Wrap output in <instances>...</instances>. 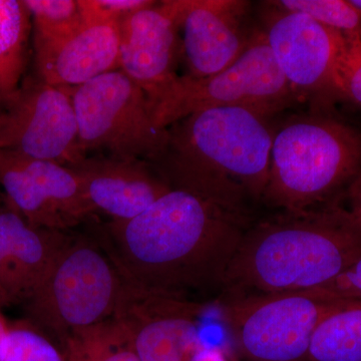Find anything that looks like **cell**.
Instances as JSON below:
<instances>
[{
  "label": "cell",
  "instance_id": "cell-1",
  "mask_svg": "<svg viewBox=\"0 0 361 361\" xmlns=\"http://www.w3.org/2000/svg\"><path fill=\"white\" fill-rule=\"evenodd\" d=\"M250 218L171 189L137 217L97 227L121 277L144 290L204 303L220 296Z\"/></svg>",
  "mask_w": 361,
  "mask_h": 361
},
{
  "label": "cell",
  "instance_id": "cell-2",
  "mask_svg": "<svg viewBox=\"0 0 361 361\" xmlns=\"http://www.w3.org/2000/svg\"><path fill=\"white\" fill-rule=\"evenodd\" d=\"M269 120L243 106L197 111L167 128L165 148L149 166L171 189L250 218L269 180Z\"/></svg>",
  "mask_w": 361,
  "mask_h": 361
},
{
  "label": "cell",
  "instance_id": "cell-3",
  "mask_svg": "<svg viewBox=\"0 0 361 361\" xmlns=\"http://www.w3.org/2000/svg\"><path fill=\"white\" fill-rule=\"evenodd\" d=\"M361 255V227L338 200L250 224L218 299L288 293L329 283Z\"/></svg>",
  "mask_w": 361,
  "mask_h": 361
},
{
  "label": "cell",
  "instance_id": "cell-4",
  "mask_svg": "<svg viewBox=\"0 0 361 361\" xmlns=\"http://www.w3.org/2000/svg\"><path fill=\"white\" fill-rule=\"evenodd\" d=\"M361 171V132L325 110L273 129L263 204L305 212L339 200Z\"/></svg>",
  "mask_w": 361,
  "mask_h": 361
},
{
  "label": "cell",
  "instance_id": "cell-5",
  "mask_svg": "<svg viewBox=\"0 0 361 361\" xmlns=\"http://www.w3.org/2000/svg\"><path fill=\"white\" fill-rule=\"evenodd\" d=\"M122 282L97 235H71L39 288L23 304V320L59 344L73 330L113 317Z\"/></svg>",
  "mask_w": 361,
  "mask_h": 361
},
{
  "label": "cell",
  "instance_id": "cell-6",
  "mask_svg": "<svg viewBox=\"0 0 361 361\" xmlns=\"http://www.w3.org/2000/svg\"><path fill=\"white\" fill-rule=\"evenodd\" d=\"M148 101L156 126L167 129L197 111L221 106H243L271 118L298 99L264 32L254 30L245 51L229 68L205 78L178 75Z\"/></svg>",
  "mask_w": 361,
  "mask_h": 361
},
{
  "label": "cell",
  "instance_id": "cell-7",
  "mask_svg": "<svg viewBox=\"0 0 361 361\" xmlns=\"http://www.w3.org/2000/svg\"><path fill=\"white\" fill-rule=\"evenodd\" d=\"M70 90L82 155L149 163L165 148L168 130L156 126L146 92L122 71Z\"/></svg>",
  "mask_w": 361,
  "mask_h": 361
},
{
  "label": "cell",
  "instance_id": "cell-8",
  "mask_svg": "<svg viewBox=\"0 0 361 361\" xmlns=\"http://www.w3.org/2000/svg\"><path fill=\"white\" fill-rule=\"evenodd\" d=\"M342 300L303 292L218 299L217 310L247 361H306L319 323Z\"/></svg>",
  "mask_w": 361,
  "mask_h": 361
},
{
  "label": "cell",
  "instance_id": "cell-9",
  "mask_svg": "<svg viewBox=\"0 0 361 361\" xmlns=\"http://www.w3.org/2000/svg\"><path fill=\"white\" fill-rule=\"evenodd\" d=\"M271 6L263 30L278 68L297 99L307 97L317 109L341 99L337 68L343 33L308 14Z\"/></svg>",
  "mask_w": 361,
  "mask_h": 361
},
{
  "label": "cell",
  "instance_id": "cell-10",
  "mask_svg": "<svg viewBox=\"0 0 361 361\" xmlns=\"http://www.w3.org/2000/svg\"><path fill=\"white\" fill-rule=\"evenodd\" d=\"M0 151L65 166L85 158L70 90L26 78L0 111Z\"/></svg>",
  "mask_w": 361,
  "mask_h": 361
},
{
  "label": "cell",
  "instance_id": "cell-11",
  "mask_svg": "<svg viewBox=\"0 0 361 361\" xmlns=\"http://www.w3.org/2000/svg\"><path fill=\"white\" fill-rule=\"evenodd\" d=\"M0 186L32 227L68 231L96 214L68 166L0 151Z\"/></svg>",
  "mask_w": 361,
  "mask_h": 361
},
{
  "label": "cell",
  "instance_id": "cell-12",
  "mask_svg": "<svg viewBox=\"0 0 361 361\" xmlns=\"http://www.w3.org/2000/svg\"><path fill=\"white\" fill-rule=\"evenodd\" d=\"M114 317L129 330L141 361H187L201 341L204 303L144 290L126 282Z\"/></svg>",
  "mask_w": 361,
  "mask_h": 361
},
{
  "label": "cell",
  "instance_id": "cell-13",
  "mask_svg": "<svg viewBox=\"0 0 361 361\" xmlns=\"http://www.w3.org/2000/svg\"><path fill=\"white\" fill-rule=\"evenodd\" d=\"M180 0L156 1L120 21V70L148 99L178 77Z\"/></svg>",
  "mask_w": 361,
  "mask_h": 361
},
{
  "label": "cell",
  "instance_id": "cell-14",
  "mask_svg": "<svg viewBox=\"0 0 361 361\" xmlns=\"http://www.w3.org/2000/svg\"><path fill=\"white\" fill-rule=\"evenodd\" d=\"M248 7L240 0H180L187 75L209 77L238 59L254 32L244 26Z\"/></svg>",
  "mask_w": 361,
  "mask_h": 361
},
{
  "label": "cell",
  "instance_id": "cell-15",
  "mask_svg": "<svg viewBox=\"0 0 361 361\" xmlns=\"http://www.w3.org/2000/svg\"><path fill=\"white\" fill-rule=\"evenodd\" d=\"M68 231L32 227L13 209H0V310L27 302L44 282Z\"/></svg>",
  "mask_w": 361,
  "mask_h": 361
},
{
  "label": "cell",
  "instance_id": "cell-16",
  "mask_svg": "<svg viewBox=\"0 0 361 361\" xmlns=\"http://www.w3.org/2000/svg\"><path fill=\"white\" fill-rule=\"evenodd\" d=\"M96 213L123 222L137 217L171 188L144 161L85 156L68 165Z\"/></svg>",
  "mask_w": 361,
  "mask_h": 361
},
{
  "label": "cell",
  "instance_id": "cell-17",
  "mask_svg": "<svg viewBox=\"0 0 361 361\" xmlns=\"http://www.w3.org/2000/svg\"><path fill=\"white\" fill-rule=\"evenodd\" d=\"M84 20V25L65 39L33 44L40 80L73 89L120 70V21L87 16Z\"/></svg>",
  "mask_w": 361,
  "mask_h": 361
},
{
  "label": "cell",
  "instance_id": "cell-18",
  "mask_svg": "<svg viewBox=\"0 0 361 361\" xmlns=\"http://www.w3.org/2000/svg\"><path fill=\"white\" fill-rule=\"evenodd\" d=\"M32 30V14L23 0H0V111L23 84Z\"/></svg>",
  "mask_w": 361,
  "mask_h": 361
},
{
  "label": "cell",
  "instance_id": "cell-19",
  "mask_svg": "<svg viewBox=\"0 0 361 361\" xmlns=\"http://www.w3.org/2000/svg\"><path fill=\"white\" fill-rule=\"evenodd\" d=\"M306 361H361L360 301H341L323 318Z\"/></svg>",
  "mask_w": 361,
  "mask_h": 361
},
{
  "label": "cell",
  "instance_id": "cell-20",
  "mask_svg": "<svg viewBox=\"0 0 361 361\" xmlns=\"http://www.w3.org/2000/svg\"><path fill=\"white\" fill-rule=\"evenodd\" d=\"M58 346L68 361H141L129 330L114 316L73 330Z\"/></svg>",
  "mask_w": 361,
  "mask_h": 361
},
{
  "label": "cell",
  "instance_id": "cell-21",
  "mask_svg": "<svg viewBox=\"0 0 361 361\" xmlns=\"http://www.w3.org/2000/svg\"><path fill=\"white\" fill-rule=\"evenodd\" d=\"M32 14L33 44L56 42L84 25L80 0H23Z\"/></svg>",
  "mask_w": 361,
  "mask_h": 361
},
{
  "label": "cell",
  "instance_id": "cell-22",
  "mask_svg": "<svg viewBox=\"0 0 361 361\" xmlns=\"http://www.w3.org/2000/svg\"><path fill=\"white\" fill-rule=\"evenodd\" d=\"M287 11H299L342 33L361 40V8L344 0H281L272 1Z\"/></svg>",
  "mask_w": 361,
  "mask_h": 361
},
{
  "label": "cell",
  "instance_id": "cell-23",
  "mask_svg": "<svg viewBox=\"0 0 361 361\" xmlns=\"http://www.w3.org/2000/svg\"><path fill=\"white\" fill-rule=\"evenodd\" d=\"M2 361L68 360L54 341L23 320L11 325Z\"/></svg>",
  "mask_w": 361,
  "mask_h": 361
},
{
  "label": "cell",
  "instance_id": "cell-24",
  "mask_svg": "<svg viewBox=\"0 0 361 361\" xmlns=\"http://www.w3.org/2000/svg\"><path fill=\"white\" fill-rule=\"evenodd\" d=\"M337 80L341 99L361 106V40L356 35L343 33Z\"/></svg>",
  "mask_w": 361,
  "mask_h": 361
},
{
  "label": "cell",
  "instance_id": "cell-25",
  "mask_svg": "<svg viewBox=\"0 0 361 361\" xmlns=\"http://www.w3.org/2000/svg\"><path fill=\"white\" fill-rule=\"evenodd\" d=\"M301 292L323 300L361 302V255L332 281L317 288Z\"/></svg>",
  "mask_w": 361,
  "mask_h": 361
},
{
  "label": "cell",
  "instance_id": "cell-26",
  "mask_svg": "<svg viewBox=\"0 0 361 361\" xmlns=\"http://www.w3.org/2000/svg\"><path fill=\"white\" fill-rule=\"evenodd\" d=\"M155 4L151 0H80L84 16L116 21Z\"/></svg>",
  "mask_w": 361,
  "mask_h": 361
},
{
  "label": "cell",
  "instance_id": "cell-27",
  "mask_svg": "<svg viewBox=\"0 0 361 361\" xmlns=\"http://www.w3.org/2000/svg\"><path fill=\"white\" fill-rule=\"evenodd\" d=\"M338 202L349 217L361 227V171L342 194Z\"/></svg>",
  "mask_w": 361,
  "mask_h": 361
},
{
  "label": "cell",
  "instance_id": "cell-28",
  "mask_svg": "<svg viewBox=\"0 0 361 361\" xmlns=\"http://www.w3.org/2000/svg\"><path fill=\"white\" fill-rule=\"evenodd\" d=\"M187 361H235L231 355L222 346L210 345L199 342L188 357Z\"/></svg>",
  "mask_w": 361,
  "mask_h": 361
},
{
  "label": "cell",
  "instance_id": "cell-29",
  "mask_svg": "<svg viewBox=\"0 0 361 361\" xmlns=\"http://www.w3.org/2000/svg\"><path fill=\"white\" fill-rule=\"evenodd\" d=\"M9 329H11V324H8L0 310V361L4 360V353H6Z\"/></svg>",
  "mask_w": 361,
  "mask_h": 361
},
{
  "label": "cell",
  "instance_id": "cell-30",
  "mask_svg": "<svg viewBox=\"0 0 361 361\" xmlns=\"http://www.w3.org/2000/svg\"><path fill=\"white\" fill-rule=\"evenodd\" d=\"M350 4L358 7V8H361V0H350Z\"/></svg>",
  "mask_w": 361,
  "mask_h": 361
}]
</instances>
